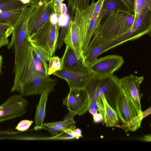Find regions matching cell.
I'll use <instances>...</instances> for the list:
<instances>
[{"instance_id":"1","label":"cell","mask_w":151,"mask_h":151,"mask_svg":"<svg viewBox=\"0 0 151 151\" xmlns=\"http://www.w3.org/2000/svg\"><path fill=\"white\" fill-rule=\"evenodd\" d=\"M134 14L129 11L119 10L101 21L86 49L107 44L125 33L132 25Z\"/></svg>"},{"instance_id":"2","label":"cell","mask_w":151,"mask_h":151,"mask_svg":"<svg viewBox=\"0 0 151 151\" xmlns=\"http://www.w3.org/2000/svg\"><path fill=\"white\" fill-rule=\"evenodd\" d=\"M37 73L46 75L42 64L37 59L34 50L30 44L21 65L14 74L11 92H19Z\"/></svg>"},{"instance_id":"3","label":"cell","mask_w":151,"mask_h":151,"mask_svg":"<svg viewBox=\"0 0 151 151\" xmlns=\"http://www.w3.org/2000/svg\"><path fill=\"white\" fill-rule=\"evenodd\" d=\"M32 12L29 8L24 9L13 27L11 40L8 48L14 51V61L18 60L25 52L29 43L27 28L28 20Z\"/></svg>"},{"instance_id":"4","label":"cell","mask_w":151,"mask_h":151,"mask_svg":"<svg viewBox=\"0 0 151 151\" xmlns=\"http://www.w3.org/2000/svg\"><path fill=\"white\" fill-rule=\"evenodd\" d=\"M58 23L53 24L49 18L28 38L29 42L39 46L54 55L59 35Z\"/></svg>"},{"instance_id":"5","label":"cell","mask_w":151,"mask_h":151,"mask_svg":"<svg viewBox=\"0 0 151 151\" xmlns=\"http://www.w3.org/2000/svg\"><path fill=\"white\" fill-rule=\"evenodd\" d=\"M151 30V9L147 8L134 19L129 29L112 43L116 47L129 41L137 39L145 34H149Z\"/></svg>"},{"instance_id":"6","label":"cell","mask_w":151,"mask_h":151,"mask_svg":"<svg viewBox=\"0 0 151 151\" xmlns=\"http://www.w3.org/2000/svg\"><path fill=\"white\" fill-rule=\"evenodd\" d=\"M116 111L124 128L128 129L131 122L142 111L136 106L132 99L121 87L116 101Z\"/></svg>"},{"instance_id":"7","label":"cell","mask_w":151,"mask_h":151,"mask_svg":"<svg viewBox=\"0 0 151 151\" xmlns=\"http://www.w3.org/2000/svg\"><path fill=\"white\" fill-rule=\"evenodd\" d=\"M90 103L89 96L86 89L83 88L70 89L63 104L69 112L79 116L88 110Z\"/></svg>"},{"instance_id":"8","label":"cell","mask_w":151,"mask_h":151,"mask_svg":"<svg viewBox=\"0 0 151 151\" xmlns=\"http://www.w3.org/2000/svg\"><path fill=\"white\" fill-rule=\"evenodd\" d=\"M57 81L49 76L40 73L36 74L31 81L23 87L19 93L23 96L41 95L55 90Z\"/></svg>"},{"instance_id":"9","label":"cell","mask_w":151,"mask_h":151,"mask_svg":"<svg viewBox=\"0 0 151 151\" xmlns=\"http://www.w3.org/2000/svg\"><path fill=\"white\" fill-rule=\"evenodd\" d=\"M28 104V101L20 94L10 96L0 105V122L22 116Z\"/></svg>"},{"instance_id":"10","label":"cell","mask_w":151,"mask_h":151,"mask_svg":"<svg viewBox=\"0 0 151 151\" xmlns=\"http://www.w3.org/2000/svg\"><path fill=\"white\" fill-rule=\"evenodd\" d=\"M124 63L123 57L119 55H110L97 58L89 67L95 75L102 78L113 75Z\"/></svg>"},{"instance_id":"11","label":"cell","mask_w":151,"mask_h":151,"mask_svg":"<svg viewBox=\"0 0 151 151\" xmlns=\"http://www.w3.org/2000/svg\"><path fill=\"white\" fill-rule=\"evenodd\" d=\"M54 13V1L48 3L34 6L28 20V37L45 22Z\"/></svg>"},{"instance_id":"12","label":"cell","mask_w":151,"mask_h":151,"mask_svg":"<svg viewBox=\"0 0 151 151\" xmlns=\"http://www.w3.org/2000/svg\"><path fill=\"white\" fill-rule=\"evenodd\" d=\"M52 74L65 81L71 89L84 88L88 80L94 74L90 70L78 71L61 70Z\"/></svg>"},{"instance_id":"13","label":"cell","mask_w":151,"mask_h":151,"mask_svg":"<svg viewBox=\"0 0 151 151\" xmlns=\"http://www.w3.org/2000/svg\"><path fill=\"white\" fill-rule=\"evenodd\" d=\"M143 79L142 76H138L132 74L119 78L121 87L128 93L140 110H141L140 100L142 94L140 92L139 88Z\"/></svg>"},{"instance_id":"14","label":"cell","mask_w":151,"mask_h":151,"mask_svg":"<svg viewBox=\"0 0 151 151\" xmlns=\"http://www.w3.org/2000/svg\"><path fill=\"white\" fill-rule=\"evenodd\" d=\"M61 70L73 71H84L89 70L83 57H78L74 50L66 45L64 53L60 58Z\"/></svg>"},{"instance_id":"15","label":"cell","mask_w":151,"mask_h":151,"mask_svg":"<svg viewBox=\"0 0 151 151\" xmlns=\"http://www.w3.org/2000/svg\"><path fill=\"white\" fill-rule=\"evenodd\" d=\"M74 15L70 20L63 42L70 47L79 58L83 57L79 40V31L77 15L74 12Z\"/></svg>"},{"instance_id":"16","label":"cell","mask_w":151,"mask_h":151,"mask_svg":"<svg viewBox=\"0 0 151 151\" xmlns=\"http://www.w3.org/2000/svg\"><path fill=\"white\" fill-rule=\"evenodd\" d=\"M76 114L70 112L65 116L63 121L43 123L42 129L48 131L55 137L68 129L74 130L76 128L73 117Z\"/></svg>"},{"instance_id":"17","label":"cell","mask_w":151,"mask_h":151,"mask_svg":"<svg viewBox=\"0 0 151 151\" xmlns=\"http://www.w3.org/2000/svg\"><path fill=\"white\" fill-rule=\"evenodd\" d=\"M96 93L100 95L104 108V115L103 119V124H105L107 127H121L119 124V119L117 114L109 104L104 94L103 93L97 92Z\"/></svg>"},{"instance_id":"18","label":"cell","mask_w":151,"mask_h":151,"mask_svg":"<svg viewBox=\"0 0 151 151\" xmlns=\"http://www.w3.org/2000/svg\"><path fill=\"white\" fill-rule=\"evenodd\" d=\"M119 10L129 11L120 0H104L100 13V22L112 13Z\"/></svg>"},{"instance_id":"19","label":"cell","mask_w":151,"mask_h":151,"mask_svg":"<svg viewBox=\"0 0 151 151\" xmlns=\"http://www.w3.org/2000/svg\"><path fill=\"white\" fill-rule=\"evenodd\" d=\"M49 93V92H46L41 94L37 106L35 116L36 125L34 127L36 131L42 129L43 126V121L46 116V105Z\"/></svg>"},{"instance_id":"20","label":"cell","mask_w":151,"mask_h":151,"mask_svg":"<svg viewBox=\"0 0 151 151\" xmlns=\"http://www.w3.org/2000/svg\"><path fill=\"white\" fill-rule=\"evenodd\" d=\"M24 9L0 11V24L13 27Z\"/></svg>"},{"instance_id":"21","label":"cell","mask_w":151,"mask_h":151,"mask_svg":"<svg viewBox=\"0 0 151 151\" xmlns=\"http://www.w3.org/2000/svg\"><path fill=\"white\" fill-rule=\"evenodd\" d=\"M31 5L21 0H0V11L23 9Z\"/></svg>"},{"instance_id":"22","label":"cell","mask_w":151,"mask_h":151,"mask_svg":"<svg viewBox=\"0 0 151 151\" xmlns=\"http://www.w3.org/2000/svg\"><path fill=\"white\" fill-rule=\"evenodd\" d=\"M29 42L33 48L37 59L42 64L46 75L48 76L47 73L48 68L47 63L50 57L49 53L42 47Z\"/></svg>"},{"instance_id":"23","label":"cell","mask_w":151,"mask_h":151,"mask_svg":"<svg viewBox=\"0 0 151 151\" xmlns=\"http://www.w3.org/2000/svg\"><path fill=\"white\" fill-rule=\"evenodd\" d=\"M13 29V27L11 26L0 24V47L9 44L8 38Z\"/></svg>"},{"instance_id":"24","label":"cell","mask_w":151,"mask_h":151,"mask_svg":"<svg viewBox=\"0 0 151 151\" xmlns=\"http://www.w3.org/2000/svg\"><path fill=\"white\" fill-rule=\"evenodd\" d=\"M147 8L151 9V0H134V19Z\"/></svg>"},{"instance_id":"25","label":"cell","mask_w":151,"mask_h":151,"mask_svg":"<svg viewBox=\"0 0 151 151\" xmlns=\"http://www.w3.org/2000/svg\"><path fill=\"white\" fill-rule=\"evenodd\" d=\"M47 73L49 76L55 72L61 70L60 58L58 56L53 55L49 58Z\"/></svg>"},{"instance_id":"26","label":"cell","mask_w":151,"mask_h":151,"mask_svg":"<svg viewBox=\"0 0 151 151\" xmlns=\"http://www.w3.org/2000/svg\"><path fill=\"white\" fill-rule=\"evenodd\" d=\"M33 123L32 120H23L19 122L15 129L20 132H24L27 130Z\"/></svg>"},{"instance_id":"27","label":"cell","mask_w":151,"mask_h":151,"mask_svg":"<svg viewBox=\"0 0 151 151\" xmlns=\"http://www.w3.org/2000/svg\"><path fill=\"white\" fill-rule=\"evenodd\" d=\"M90 0H73V11L78 8L81 10H84L89 6Z\"/></svg>"},{"instance_id":"28","label":"cell","mask_w":151,"mask_h":151,"mask_svg":"<svg viewBox=\"0 0 151 151\" xmlns=\"http://www.w3.org/2000/svg\"><path fill=\"white\" fill-rule=\"evenodd\" d=\"M96 100L97 103L98 110L99 111V113L102 115L103 118L104 113V106L102 101L100 95L97 93H96Z\"/></svg>"},{"instance_id":"29","label":"cell","mask_w":151,"mask_h":151,"mask_svg":"<svg viewBox=\"0 0 151 151\" xmlns=\"http://www.w3.org/2000/svg\"><path fill=\"white\" fill-rule=\"evenodd\" d=\"M126 5L128 10L132 13H134V0H120Z\"/></svg>"},{"instance_id":"30","label":"cell","mask_w":151,"mask_h":151,"mask_svg":"<svg viewBox=\"0 0 151 151\" xmlns=\"http://www.w3.org/2000/svg\"><path fill=\"white\" fill-rule=\"evenodd\" d=\"M93 122L95 123L101 122L103 121V116L100 113H97L93 116Z\"/></svg>"},{"instance_id":"31","label":"cell","mask_w":151,"mask_h":151,"mask_svg":"<svg viewBox=\"0 0 151 151\" xmlns=\"http://www.w3.org/2000/svg\"><path fill=\"white\" fill-rule=\"evenodd\" d=\"M60 9L61 15H65L67 13L68 8L65 4L62 3L60 4Z\"/></svg>"},{"instance_id":"32","label":"cell","mask_w":151,"mask_h":151,"mask_svg":"<svg viewBox=\"0 0 151 151\" xmlns=\"http://www.w3.org/2000/svg\"><path fill=\"white\" fill-rule=\"evenodd\" d=\"M50 21L53 24L58 23L59 17L55 13L52 14L49 18Z\"/></svg>"},{"instance_id":"33","label":"cell","mask_w":151,"mask_h":151,"mask_svg":"<svg viewBox=\"0 0 151 151\" xmlns=\"http://www.w3.org/2000/svg\"><path fill=\"white\" fill-rule=\"evenodd\" d=\"M74 134L75 138L77 139H78L80 138L83 137L82 135V131L79 128L75 129L74 131Z\"/></svg>"},{"instance_id":"34","label":"cell","mask_w":151,"mask_h":151,"mask_svg":"<svg viewBox=\"0 0 151 151\" xmlns=\"http://www.w3.org/2000/svg\"><path fill=\"white\" fill-rule=\"evenodd\" d=\"M97 103L96 100H93L90 102L89 109L95 108L96 109L97 107Z\"/></svg>"},{"instance_id":"35","label":"cell","mask_w":151,"mask_h":151,"mask_svg":"<svg viewBox=\"0 0 151 151\" xmlns=\"http://www.w3.org/2000/svg\"><path fill=\"white\" fill-rule=\"evenodd\" d=\"M89 112L93 116L97 113L98 109L95 108H90L88 110Z\"/></svg>"},{"instance_id":"36","label":"cell","mask_w":151,"mask_h":151,"mask_svg":"<svg viewBox=\"0 0 151 151\" xmlns=\"http://www.w3.org/2000/svg\"><path fill=\"white\" fill-rule=\"evenodd\" d=\"M141 140L143 141L150 142L151 141V135H146L141 138Z\"/></svg>"},{"instance_id":"37","label":"cell","mask_w":151,"mask_h":151,"mask_svg":"<svg viewBox=\"0 0 151 151\" xmlns=\"http://www.w3.org/2000/svg\"><path fill=\"white\" fill-rule=\"evenodd\" d=\"M40 1V0H30V3L32 5L35 6L38 4Z\"/></svg>"},{"instance_id":"38","label":"cell","mask_w":151,"mask_h":151,"mask_svg":"<svg viewBox=\"0 0 151 151\" xmlns=\"http://www.w3.org/2000/svg\"><path fill=\"white\" fill-rule=\"evenodd\" d=\"M54 1V0H40L39 4H41L44 3H48Z\"/></svg>"},{"instance_id":"39","label":"cell","mask_w":151,"mask_h":151,"mask_svg":"<svg viewBox=\"0 0 151 151\" xmlns=\"http://www.w3.org/2000/svg\"><path fill=\"white\" fill-rule=\"evenodd\" d=\"M2 61L3 60L2 57L1 55H0V75L1 72Z\"/></svg>"},{"instance_id":"40","label":"cell","mask_w":151,"mask_h":151,"mask_svg":"<svg viewBox=\"0 0 151 151\" xmlns=\"http://www.w3.org/2000/svg\"><path fill=\"white\" fill-rule=\"evenodd\" d=\"M25 4H28L30 3V0H21Z\"/></svg>"},{"instance_id":"41","label":"cell","mask_w":151,"mask_h":151,"mask_svg":"<svg viewBox=\"0 0 151 151\" xmlns=\"http://www.w3.org/2000/svg\"><path fill=\"white\" fill-rule=\"evenodd\" d=\"M63 0V1L64 0Z\"/></svg>"}]
</instances>
